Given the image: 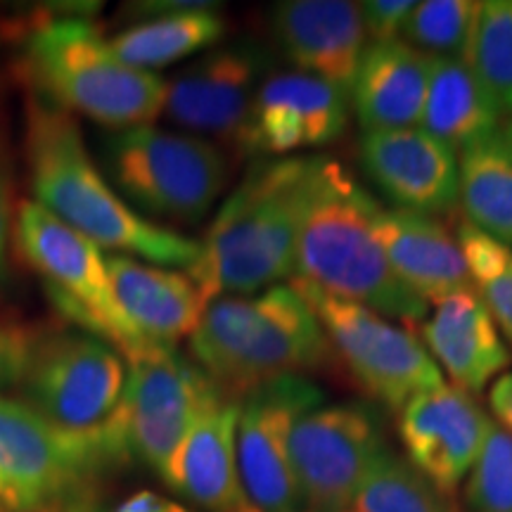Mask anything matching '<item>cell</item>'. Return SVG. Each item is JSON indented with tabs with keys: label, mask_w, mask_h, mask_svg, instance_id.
<instances>
[{
	"label": "cell",
	"mask_w": 512,
	"mask_h": 512,
	"mask_svg": "<svg viewBox=\"0 0 512 512\" xmlns=\"http://www.w3.org/2000/svg\"><path fill=\"white\" fill-rule=\"evenodd\" d=\"M351 98L318 76L275 72L261 81L242 155L292 157L304 147H323L347 131Z\"/></svg>",
	"instance_id": "cell-15"
},
{
	"label": "cell",
	"mask_w": 512,
	"mask_h": 512,
	"mask_svg": "<svg viewBox=\"0 0 512 512\" xmlns=\"http://www.w3.org/2000/svg\"><path fill=\"white\" fill-rule=\"evenodd\" d=\"M57 512H110V503L100 494V489H86L69 498Z\"/></svg>",
	"instance_id": "cell-37"
},
{
	"label": "cell",
	"mask_w": 512,
	"mask_h": 512,
	"mask_svg": "<svg viewBox=\"0 0 512 512\" xmlns=\"http://www.w3.org/2000/svg\"><path fill=\"white\" fill-rule=\"evenodd\" d=\"M489 401L498 418V425L512 434V373L498 377L494 387H491Z\"/></svg>",
	"instance_id": "cell-36"
},
{
	"label": "cell",
	"mask_w": 512,
	"mask_h": 512,
	"mask_svg": "<svg viewBox=\"0 0 512 512\" xmlns=\"http://www.w3.org/2000/svg\"><path fill=\"white\" fill-rule=\"evenodd\" d=\"M467 64L503 114H512V0L479 5Z\"/></svg>",
	"instance_id": "cell-28"
},
{
	"label": "cell",
	"mask_w": 512,
	"mask_h": 512,
	"mask_svg": "<svg viewBox=\"0 0 512 512\" xmlns=\"http://www.w3.org/2000/svg\"><path fill=\"white\" fill-rule=\"evenodd\" d=\"M190 354L228 399L330 361L332 347L292 285L211 299L190 335Z\"/></svg>",
	"instance_id": "cell-4"
},
{
	"label": "cell",
	"mask_w": 512,
	"mask_h": 512,
	"mask_svg": "<svg viewBox=\"0 0 512 512\" xmlns=\"http://www.w3.org/2000/svg\"><path fill=\"white\" fill-rule=\"evenodd\" d=\"M266 53L254 43H233L197 57L166 81L164 117L181 133L214 138L242 155L247 121L261 81Z\"/></svg>",
	"instance_id": "cell-14"
},
{
	"label": "cell",
	"mask_w": 512,
	"mask_h": 512,
	"mask_svg": "<svg viewBox=\"0 0 512 512\" xmlns=\"http://www.w3.org/2000/svg\"><path fill=\"white\" fill-rule=\"evenodd\" d=\"M489 430L484 408L448 382L413 396L399 422L408 460L448 496L472 472Z\"/></svg>",
	"instance_id": "cell-16"
},
{
	"label": "cell",
	"mask_w": 512,
	"mask_h": 512,
	"mask_svg": "<svg viewBox=\"0 0 512 512\" xmlns=\"http://www.w3.org/2000/svg\"><path fill=\"white\" fill-rule=\"evenodd\" d=\"M503 117L470 64L456 57H432L420 128L463 152L494 136Z\"/></svg>",
	"instance_id": "cell-25"
},
{
	"label": "cell",
	"mask_w": 512,
	"mask_h": 512,
	"mask_svg": "<svg viewBox=\"0 0 512 512\" xmlns=\"http://www.w3.org/2000/svg\"><path fill=\"white\" fill-rule=\"evenodd\" d=\"M311 157H266L249 166L207 230L188 275L207 304L294 278L297 242L318 169Z\"/></svg>",
	"instance_id": "cell-2"
},
{
	"label": "cell",
	"mask_w": 512,
	"mask_h": 512,
	"mask_svg": "<svg viewBox=\"0 0 512 512\" xmlns=\"http://www.w3.org/2000/svg\"><path fill=\"white\" fill-rule=\"evenodd\" d=\"M375 228L392 271L427 304L475 285L458 235L434 216L382 207Z\"/></svg>",
	"instance_id": "cell-22"
},
{
	"label": "cell",
	"mask_w": 512,
	"mask_h": 512,
	"mask_svg": "<svg viewBox=\"0 0 512 512\" xmlns=\"http://www.w3.org/2000/svg\"><path fill=\"white\" fill-rule=\"evenodd\" d=\"M10 197L8 181H5L3 162H0V285L8 278V247H10Z\"/></svg>",
	"instance_id": "cell-35"
},
{
	"label": "cell",
	"mask_w": 512,
	"mask_h": 512,
	"mask_svg": "<svg viewBox=\"0 0 512 512\" xmlns=\"http://www.w3.org/2000/svg\"><path fill=\"white\" fill-rule=\"evenodd\" d=\"M0 512H8V501H5V489H3V482H0Z\"/></svg>",
	"instance_id": "cell-38"
},
{
	"label": "cell",
	"mask_w": 512,
	"mask_h": 512,
	"mask_svg": "<svg viewBox=\"0 0 512 512\" xmlns=\"http://www.w3.org/2000/svg\"><path fill=\"white\" fill-rule=\"evenodd\" d=\"M107 273L128 323L155 347L176 349L200 325L207 299L188 273L124 254L107 256Z\"/></svg>",
	"instance_id": "cell-21"
},
{
	"label": "cell",
	"mask_w": 512,
	"mask_h": 512,
	"mask_svg": "<svg viewBox=\"0 0 512 512\" xmlns=\"http://www.w3.org/2000/svg\"><path fill=\"white\" fill-rule=\"evenodd\" d=\"M102 171L138 214L200 223L228 183V159L211 140L159 126L102 138Z\"/></svg>",
	"instance_id": "cell-7"
},
{
	"label": "cell",
	"mask_w": 512,
	"mask_h": 512,
	"mask_svg": "<svg viewBox=\"0 0 512 512\" xmlns=\"http://www.w3.org/2000/svg\"><path fill=\"white\" fill-rule=\"evenodd\" d=\"M110 512H197L188 505L174 501V498L157 494V491H136V494L121 498L119 503L110 505Z\"/></svg>",
	"instance_id": "cell-34"
},
{
	"label": "cell",
	"mask_w": 512,
	"mask_h": 512,
	"mask_svg": "<svg viewBox=\"0 0 512 512\" xmlns=\"http://www.w3.org/2000/svg\"><path fill=\"white\" fill-rule=\"evenodd\" d=\"M432 57L406 41L368 43L351 91L363 133L420 126Z\"/></svg>",
	"instance_id": "cell-23"
},
{
	"label": "cell",
	"mask_w": 512,
	"mask_h": 512,
	"mask_svg": "<svg viewBox=\"0 0 512 512\" xmlns=\"http://www.w3.org/2000/svg\"><path fill=\"white\" fill-rule=\"evenodd\" d=\"M479 5L472 0H425L413 10L403 31L408 46L430 57L467 60L475 38Z\"/></svg>",
	"instance_id": "cell-29"
},
{
	"label": "cell",
	"mask_w": 512,
	"mask_h": 512,
	"mask_svg": "<svg viewBox=\"0 0 512 512\" xmlns=\"http://www.w3.org/2000/svg\"><path fill=\"white\" fill-rule=\"evenodd\" d=\"M22 67L36 98L60 110L126 131L162 117L166 81L121 62L86 17H53L29 29Z\"/></svg>",
	"instance_id": "cell-5"
},
{
	"label": "cell",
	"mask_w": 512,
	"mask_h": 512,
	"mask_svg": "<svg viewBox=\"0 0 512 512\" xmlns=\"http://www.w3.org/2000/svg\"><path fill=\"white\" fill-rule=\"evenodd\" d=\"M458 174L467 223L512 252V121L460 152Z\"/></svg>",
	"instance_id": "cell-26"
},
{
	"label": "cell",
	"mask_w": 512,
	"mask_h": 512,
	"mask_svg": "<svg viewBox=\"0 0 512 512\" xmlns=\"http://www.w3.org/2000/svg\"><path fill=\"white\" fill-rule=\"evenodd\" d=\"M351 512H456L451 496L439 491L408 458L384 448L358 486Z\"/></svg>",
	"instance_id": "cell-27"
},
{
	"label": "cell",
	"mask_w": 512,
	"mask_h": 512,
	"mask_svg": "<svg viewBox=\"0 0 512 512\" xmlns=\"http://www.w3.org/2000/svg\"><path fill=\"white\" fill-rule=\"evenodd\" d=\"M216 8L219 5L192 0L131 5L133 15L145 19L110 38L112 53L131 67L155 74L221 41L226 22Z\"/></svg>",
	"instance_id": "cell-24"
},
{
	"label": "cell",
	"mask_w": 512,
	"mask_h": 512,
	"mask_svg": "<svg viewBox=\"0 0 512 512\" xmlns=\"http://www.w3.org/2000/svg\"><path fill=\"white\" fill-rule=\"evenodd\" d=\"M126 384L121 354L81 330L41 332L19 396L29 408L67 432L105 427Z\"/></svg>",
	"instance_id": "cell-11"
},
{
	"label": "cell",
	"mask_w": 512,
	"mask_h": 512,
	"mask_svg": "<svg viewBox=\"0 0 512 512\" xmlns=\"http://www.w3.org/2000/svg\"><path fill=\"white\" fill-rule=\"evenodd\" d=\"M458 242L470 266L472 283L494 313L498 330L512 344V252L470 223L458 228Z\"/></svg>",
	"instance_id": "cell-30"
},
{
	"label": "cell",
	"mask_w": 512,
	"mask_h": 512,
	"mask_svg": "<svg viewBox=\"0 0 512 512\" xmlns=\"http://www.w3.org/2000/svg\"><path fill=\"white\" fill-rule=\"evenodd\" d=\"M387 448L380 418L363 403L318 406L294 425L290 458L302 505L311 512L351 508L358 486Z\"/></svg>",
	"instance_id": "cell-12"
},
{
	"label": "cell",
	"mask_w": 512,
	"mask_h": 512,
	"mask_svg": "<svg viewBox=\"0 0 512 512\" xmlns=\"http://www.w3.org/2000/svg\"><path fill=\"white\" fill-rule=\"evenodd\" d=\"M240 401L209 406L185 434L164 470V484L207 512H259L249 501L238 467Z\"/></svg>",
	"instance_id": "cell-19"
},
{
	"label": "cell",
	"mask_w": 512,
	"mask_h": 512,
	"mask_svg": "<svg viewBox=\"0 0 512 512\" xmlns=\"http://www.w3.org/2000/svg\"><path fill=\"white\" fill-rule=\"evenodd\" d=\"M465 496L472 512H512V434L498 422H491L482 453L467 475Z\"/></svg>",
	"instance_id": "cell-31"
},
{
	"label": "cell",
	"mask_w": 512,
	"mask_h": 512,
	"mask_svg": "<svg viewBox=\"0 0 512 512\" xmlns=\"http://www.w3.org/2000/svg\"><path fill=\"white\" fill-rule=\"evenodd\" d=\"M128 463L112 420L93 432H67L24 401L0 396V482L8 512H57Z\"/></svg>",
	"instance_id": "cell-6"
},
{
	"label": "cell",
	"mask_w": 512,
	"mask_h": 512,
	"mask_svg": "<svg viewBox=\"0 0 512 512\" xmlns=\"http://www.w3.org/2000/svg\"><path fill=\"white\" fill-rule=\"evenodd\" d=\"M24 150L38 207L93 245L164 268L190 271L200 259V242L138 214L93 162L72 114L36 95L27 105Z\"/></svg>",
	"instance_id": "cell-1"
},
{
	"label": "cell",
	"mask_w": 512,
	"mask_h": 512,
	"mask_svg": "<svg viewBox=\"0 0 512 512\" xmlns=\"http://www.w3.org/2000/svg\"><path fill=\"white\" fill-rule=\"evenodd\" d=\"M290 285L309 302L349 375L377 403L403 411L413 396L446 382L425 344L389 318L304 280L292 278Z\"/></svg>",
	"instance_id": "cell-9"
},
{
	"label": "cell",
	"mask_w": 512,
	"mask_h": 512,
	"mask_svg": "<svg viewBox=\"0 0 512 512\" xmlns=\"http://www.w3.org/2000/svg\"><path fill=\"white\" fill-rule=\"evenodd\" d=\"M15 235L24 261L46 283L50 302L76 330L107 342L126 361L159 349L128 323L114 297L107 256L98 245L36 202L19 204Z\"/></svg>",
	"instance_id": "cell-8"
},
{
	"label": "cell",
	"mask_w": 512,
	"mask_h": 512,
	"mask_svg": "<svg viewBox=\"0 0 512 512\" xmlns=\"http://www.w3.org/2000/svg\"><path fill=\"white\" fill-rule=\"evenodd\" d=\"M228 399L207 373L176 349H152L128 361L124 392L112 422L131 463L164 475L195 420Z\"/></svg>",
	"instance_id": "cell-10"
},
{
	"label": "cell",
	"mask_w": 512,
	"mask_h": 512,
	"mask_svg": "<svg viewBox=\"0 0 512 512\" xmlns=\"http://www.w3.org/2000/svg\"><path fill=\"white\" fill-rule=\"evenodd\" d=\"M342 512H351V510H342Z\"/></svg>",
	"instance_id": "cell-39"
},
{
	"label": "cell",
	"mask_w": 512,
	"mask_h": 512,
	"mask_svg": "<svg viewBox=\"0 0 512 512\" xmlns=\"http://www.w3.org/2000/svg\"><path fill=\"white\" fill-rule=\"evenodd\" d=\"M273 34L299 72L332 83L351 98L368 36L361 3L287 0L273 10Z\"/></svg>",
	"instance_id": "cell-18"
},
{
	"label": "cell",
	"mask_w": 512,
	"mask_h": 512,
	"mask_svg": "<svg viewBox=\"0 0 512 512\" xmlns=\"http://www.w3.org/2000/svg\"><path fill=\"white\" fill-rule=\"evenodd\" d=\"M422 335L437 366L470 394L486 389L512 361L494 313L475 285L437 299Z\"/></svg>",
	"instance_id": "cell-20"
},
{
	"label": "cell",
	"mask_w": 512,
	"mask_h": 512,
	"mask_svg": "<svg viewBox=\"0 0 512 512\" xmlns=\"http://www.w3.org/2000/svg\"><path fill=\"white\" fill-rule=\"evenodd\" d=\"M325 394L302 375H287L252 389L240 399L238 467L249 501L259 512H299L290 439L306 413L323 406Z\"/></svg>",
	"instance_id": "cell-13"
},
{
	"label": "cell",
	"mask_w": 512,
	"mask_h": 512,
	"mask_svg": "<svg viewBox=\"0 0 512 512\" xmlns=\"http://www.w3.org/2000/svg\"><path fill=\"white\" fill-rule=\"evenodd\" d=\"M38 335L41 332L19 325H0V396L10 389H19L34 356Z\"/></svg>",
	"instance_id": "cell-32"
},
{
	"label": "cell",
	"mask_w": 512,
	"mask_h": 512,
	"mask_svg": "<svg viewBox=\"0 0 512 512\" xmlns=\"http://www.w3.org/2000/svg\"><path fill=\"white\" fill-rule=\"evenodd\" d=\"M358 162L396 209L446 214L458 204V157L425 128L363 133Z\"/></svg>",
	"instance_id": "cell-17"
},
{
	"label": "cell",
	"mask_w": 512,
	"mask_h": 512,
	"mask_svg": "<svg viewBox=\"0 0 512 512\" xmlns=\"http://www.w3.org/2000/svg\"><path fill=\"white\" fill-rule=\"evenodd\" d=\"M415 8H418L415 0H368V3H361V17L368 41H399Z\"/></svg>",
	"instance_id": "cell-33"
},
{
	"label": "cell",
	"mask_w": 512,
	"mask_h": 512,
	"mask_svg": "<svg viewBox=\"0 0 512 512\" xmlns=\"http://www.w3.org/2000/svg\"><path fill=\"white\" fill-rule=\"evenodd\" d=\"M382 204L344 164L320 157L311 200L299 230L294 278L332 297L363 304L389 320L415 325L430 304L401 283L377 238Z\"/></svg>",
	"instance_id": "cell-3"
}]
</instances>
